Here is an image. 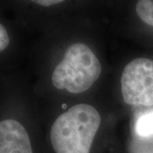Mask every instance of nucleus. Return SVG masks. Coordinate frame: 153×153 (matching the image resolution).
I'll return each instance as SVG.
<instances>
[{
  "mask_svg": "<svg viewBox=\"0 0 153 153\" xmlns=\"http://www.w3.org/2000/svg\"><path fill=\"white\" fill-rule=\"evenodd\" d=\"M100 115L88 104L73 105L55 119L50 140L55 153H90Z\"/></svg>",
  "mask_w": 153,
  "mask_h": 153,
  "instance_id": "nucleus-1",
  "label": "nucleus"
},
{
  "mask_svg": "<svg viewBox=\"0 0 153 153\" xmlns=\"http://www.w3.org/2000/svg\"><path fill=\"white\" fill-rule=\"evenodd\" d=\"M101 70L100 60L89 47L82 43L73 44L55 68L52 82L58 89L82 93L96 82Z\"/></svg>",
  "mask_w": 153,
  "mask_h": 153,
  "instance_id": "nucleus-2",
  "label": "nucleus"
},
{
  "mask_svg": "<svg viewBox=\"0 0 153 153\" xmlns=\"http://www.w3.org/2000/svg\"><path fill=\"white\" fill-rule=\"evenodd\" d=\"M121 88L128 105H153V60L137 58L129 62L123 71Z\"/></svg>",
  "mask_w": 153,
  "mask_h": 153,
  "instance_id": "nucleus-3",
  "label": "nucleus"
},
{
  "mask_svg": "<svg viewBox=\"0 0 153 153\" xmlns=\"http://www.w3.org/2000/svg\"><path fill=\"white\" fill-rule=\"evenodd\" d=\"M0 153H33L27 132L19 122H0Z\"/></svg>",
  "mask_w": 153,
  "mask_h": 153,
  "instance_id": "nucleus-4",
  "label": "nucleus"
},
{
  "mask_svg": "<svg viewBox=\"0 0 153 153\" xmlns=\"http://www.w3.org/2000/svg\"><path fill=\"white\" fill-rule=\"evenodd\" d=\"M136 132L140 136L153 135V111L142 115L136 123Z\"/></svg>",
  "mask_w": 153,
  "mask_h": 153,
  "instance_id": "nucleus-5",
  "label": "nucleus"
},
{
  "mask_svg": "<svg viewBox=\"0 0 153 153\" xmlns=\"http://www.w3.org/2000/svg\"><path fill=\"white\" fill-rule=\"evenodd\" d=\"M136 12L142 22L153 27V1H139L136 4Z\"/></svg>",
  "mask_w": 153,
  "mask_h": 153,
  "instance_id": "nucleus-6",
  "label": "nucleus"
},
{
  "mask_svg": "<svg viewBox=\"0 0 153 153\" xmlns=\"http://www.w3.org/2000/svg\"><path fill=\"white\" fill-rule=\"evenodd\" d=\"M10 44V38L4 27L0 24V52L5 49Z\"/></svg>",
  "mask_w": 153,
  "mask_h": 153,
  "instance_id": "nucleus-7",
  "label": "nucleus"
},
{
  "mask_svg": "<svg viewBox=\"0 0 153 153\" xmlns=\"http://www.w3.org/2000/svg\"><path fill=\"white\" fill-rule=\"evenodd\" d=\"M34 2L42 6H50L56 4H60L63 1L61 0H39V1H34Z\"/></svg>",
  "mask_w": 153,
  "mask_h": 153,
  "instance_id": "nucleus-8",
  "label": "nucleus"
},
{
  "mask_svg": "<svg viewBox=\"0 0 153 153\" xmlns=\"http://www.w3.org/2000/svg\"><path fill=\"white\" fill-rule=\"evenodd\" d=\"M62 108H63V109H66V104L62 105Z\"/></svg>",
  "mask_w": 153,
  "mask_h": 153,
  "instance_id": "nucleus-9",
  "label": "nucleus"
}]
</instances>
